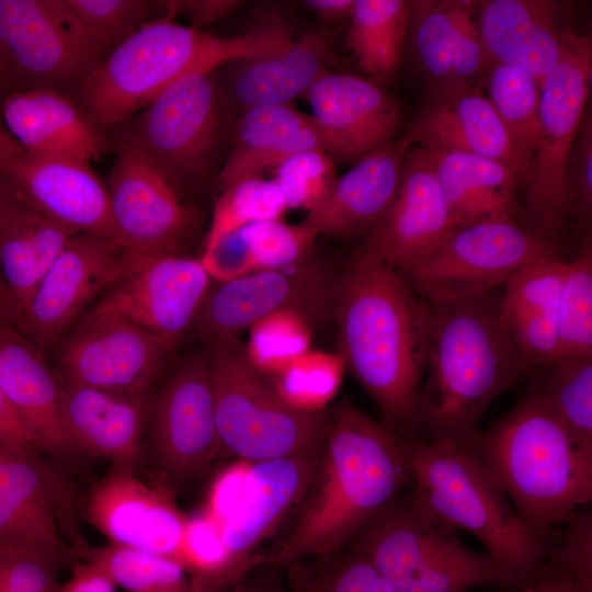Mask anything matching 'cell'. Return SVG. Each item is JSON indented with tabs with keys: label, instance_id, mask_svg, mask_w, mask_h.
<instances>
[{
	"label": "cell",
	"instance_id": "41",
	"mask_svg": "<svg viewBox=\"0 0 592 592\" xmlns=\"http://www.w3.org/2000/svg\"><path fill=\"white\" fill-rule=\"evenodd\" d=\"M284 568L289 592H395L367 560L348 549Z\"/></svg>",
	"mask_w": 592,
	"mask_h": 592
},
{
	"label": "cell",
	"instance_id": "33",
	"mask_svg": "<svg viewBox=\"0 0 592 592\" xmlns=\"http://www.w3.org/2000/svg\"><path fill=\"white\" fill-rule=\"evenodd\" d=\"M76 234L26 204L7 185L0 213V281L14 327L42 280Z\"/></svg>",
	"mask_w": 592,
	"mask_h": 592
},
{
	"label": "cell",
	"instance_id": "20",
	"mask_svg": "<svg viewBox=\"0 0 592 592\" xmlns=\"http://www.w3.org/2000/svg\"><path fill=\"white\" fill-rule=\"evenodd\" d=\"M152 448L171 476L194 474L218 457L208 360L183 362L157 392L150 411Z\"/></svg>",
	"mask_w": 592,
	"mask_h": 592
},
{
	"label": "cell",
	"instance_id": "47",
	"mask_svg": "<svg viewBox=\"0 0 592 592\" xmlns=\"http://www.w3.org/2000/svg\"><path fill=\"white\" fill-rule=\"evenodd\" d=\"M272 174L287 209L304 208L307 212L327 197L337 180L334 161L322 150L298 153Z\"/></svg>",
	"mask_w": 592,
	"mask_h": 592
},
{
	"label": "cell",
	"instance_id": "37",
	"mask_svg": "<svg viewBox=\"0 0 592 592\" xmlns=\"http://www.w3.org/2000/svg\"><path fill=\"white\" fill-rule=\"evenodd\" d=\"M408 30V1L355 0L346 31L349 49L374 79L391 78L400 66Z\"/></svg>",
	"mask_w": 592,
	"mask_h": 592
},
{
	"label": "cell",
	"instance_id": "23",
	"mask_svg": "<svg viewBox=\"0 0 592 592\" xmlns=\"http://www.w3.org/2000/svg\"><path fill=\"white\" fill-rule=\"evenodd\" d=\"M334 161L356 162L394 141L401 113L396 101L378 84L342 72H328L304 95Z\"/></svg>",
	"mask_w": 592,
	"mask_h": 592
},
{
	"label": "cell",
	"instance_id": "13",
	"mask_svg": "<svg viewBox=\"0 0 592 592\" xmlns=\"http://www.w3.org/2000/svg\"><path fill=\"white\" fill-rule=\"evenodd\" d=\"M173 346L113 311L93 307L64 338L65 384L141 395L161 374Z\"/></svg>",
	"mask_w": 592,
	"mask_h": 592
},
{
	"label": "cell",
	"instance_id": "27",
	"mask_svg": "<svg viewBox=\"0 0 592 592\" xmlns=\"http://www.w3.org/2000/svg\"><path fill=\"white\" fill-rule=\"evenodd\" d=\"M561 3L549 0H486L476 22L493 62L532 75L542 84L576 36L560 24Z\"/></svg>",
	"mask_w": 592,
	"mask_h": 592
},
{
	"label": "cell",
	"instance_id": "34",
	"mask_svg": "<svg viewBox=\"0 0 592 592\" xmlns=\"http://www.w3.org/2000/svg\"><path fill=\"white\" fill-rule=\"evenodd\" d=\"M309 150L325 151L322 136L310 115L291 104L249 109L237 122L216 186L223 191L243 180L264 178L289 158Z\"/></svg>",
	"mask_w": 592,
	"mask_h": 592
},
{
	"label": "cell",
	"instance_id": "7",
	"mask_svg": "<svg viewBox=\"0 0 592 592\" xmlns=\"http://www.w3.org/2000/svg\"><path fill=\"white\" fill-rule=\"evenodd\" d=\"M214 73L178 80L143 110L107 129L112 151L140 158L182 196L216 180L230 109Z\"/></svg>",
	"mask_w": 592,
	"mask_h": 592
},
{
	"label": "cell",
	"instance_id": "32",
	"mask_svg": "<svg viewBox=\"0 0 592 592\" xmlns=\"http://www.w3.org/2000/svg\"><path fill=\"white\" fill-rule=\"evenodd\" d=\"M0 385L41 451H72L60 417L61 384L42 350L12 323L0 320Z\"/></svg>",
	"mask_w": 592,
	"mask_h": 592
},
{
	"label": "cell",
	"instance_id": "45",
	"mask_svg": "<svg viewBox=\"0 0 592 592\" xmlns=\"http://www.w3.org/2000/svg\"><path fill=\"white\" fill-rule=\"evenodd\" d=\"M287 209L276 183L264 178L237 182L217 197L205 246L242 227L262 220L281 219Z\"/></svg>",
	"mask_w": 592,
	"mask_h": 592
},
{
	"label": "cell",
	"instance_id": "25",
	"mask_svg": "<svg viewBox=\"0 0 592 592\" xmlns=\"http://www.w3.org/2000/svg\"><path fill=\"white\" fill-rule=\"evenodd\" d=\"M3 181L19 198L48 218L77 232L115 241L105 182L90 162L24 153Z\"/></svg>",
	"mask_w": 592,
	"mask_h": 592
},
{
	"label": "cell",
	"instance_id": "9",
	"mask_svg": "<svg viewBox=\"0 0 592 592\" xmlns=\"http://www.w3.org/2000/svg\"><path fill=\"white\" fill-rule=\"evenodd\" d=\"M590 86L591 41L576 35L540 84L539 135L524 181V228L549 243H556L567 221V164L587 113Z\"/></svg>",
	"mask_w": 592,
	"mask_h": 592
},
{
	"label": "cell",
	"instance_id": "62",
	"mask_svg": "<svg viewBox=\"0 0 592 592\" xmlns=\"http://www.w3.org/2000/svg\"><path fill=\"white\" fill-rule=\"evenodd\" d=\"M1 592V591H0Z\"/></svg>",
	"mask_w": 592,
	"mask_h": 592
},
{
	"label": "cell",
	"instance_id": "50",
	"mask_svg": "<svg viewBox=\"0 0 592 592\" xmlns=\"http://www.w3.org/2000/svg\"><path fill=\"white\" fill-rule=\"evenodd\" d=\"M567 219L584 228L592 215V119L585 113L574 138L566 171Z\"/></svg>",
	"mask_w": 592,
	"mask_h": 592
},
{
	"label": "cell",
	"instance_id": "49",
	"mask_svg": "<svg viewBox=\"0 0 592 592\" xmlns=\"http://www.w3.org/2000/svg\"><path fill=\"white\" fill-rule=\"evenodd\" d=\"M563 524V537L551 547L544 571L566 580L573 592H592V513L577 508Z\"/></svg>",
	"mask_w": 592,
	"mask_h": 592
},
{
	"label": "cell",
	"instance_id": "17",
	"mask_svg": "<svg viewBox=\"0 0 592 592\" xmlns=\"http://www.w3.org/2000/svg\"><path fill=\"white\" fill-rule=\"evenodd\" d=\"M105 186L116 243L132 252L180 254L195 214L159 172L117 151Z\"/></svg>",
	"mask_w": 592,
	"mask_h": 592
},
{
	"label": "cell",
	"instance_id": "24",
	"mask_svg": "<svg viewBox=\"0 0 592 592\" xmlns=\"http://www.w3.org/2000/svg\"><path fill=\"white\" fill-rule=\"evenodd\" d=\"M37 454L0 449V548L61 565L76 551L62 537L60 485Z\"/></svg>",
	"mask_w": 592,
	"mask_h": 592
},
{
	"label": "cell",
	"instance_id": "11",
	"mask_svg": "<svg viewBox=\"0 0 592 592\" xmlns=\"http://www.w3.org/2000/svg\"><path fill=\"white\" fill-rule=\"evenodd\" d=\"M0 52L14 91L68 94L107 55L64 0H0Z\"/></svg>",
	"mask_w": 592,
	"mask_h": 592
},
{
	"label": "cell",
	"instance_id": "10",
	"mask_svg": "<svg viewBox=\"0 0 592 592\" xmlns=\"http://www.w3.org/2000/svg\"><path fill=\"white\" fill-rule=\"evenodd\" d=\"M341 271L314 255L300 263L212 284L193 328L210 346L239 340L258 322L295 312L308 323L332 318Z\"/></svg>",
	"mask_w": 592,
	"mask_h": 592
},
{
	"label": "cell",
	"instance_id": "19",
	"mask_svg": "<svg viewBox=\"0 0 592 592\" xmlns=\"http://www.w3.org/2000/svg\"><path fill=\"white\" fill-rule=\"evenodd\" d=\"M406 42L428 95L482 84L492 64L473 1H408Z\"/></svg>",
	"mask_w": 592,
	"mask_h": 592
},
{
	"label": "cell",
	"instance_id": "8",
	"mask_svg": "<svg viewBox=\"0 0 592 592\" xmlns=\"http://www.w3.org/2000/svg\"><path fill=\"white\" fill-rule=\"evenodd\" d=\"M207 360L218 456L254 463L322 446L330 410L292 403L239 340L213 345Z\"/></svg>",
	"mask_w": 592,
	"mask_h": 592
},
{
	"label": "cell",
	"instance_id": "38",
	"mask_svg": "<svg viewBox=\"0 0 592 592\" xmlns=\"http://www.w3.org/2000/svg\"><path fill=\"white\" fill-rule=\"evenodd\" d=\"M482 88L508 134L519 181H525L539 135L540 84L528 72L492 61Z\"/></svg>",
	"mask_w": 592,
	"mask_h": 592
},
{
	"label": "cell",
	"instance_id": "46",
	"mask_svg": "<svg viewBox=\"0 0 592 592\" xmlns=\"http://www.w3.org/2000/svg\"><path fill=\"white\" fill-rule=\"evenodd\" d=\"M490 585L512 589L508 577L491 556L485 550L474 551L460 543L419 577L407 592H467Z\"/></svg>",
	"mask_w": 592,
	"mask_h": 592
},
{
	"label": "cell",
	"instance_id": "14",
	"mask_svg": "<svg viewBox=\"0 0 592 592\" xmlns=\"http://www.w3.org/2000/svg\"><path fill=\"white\" fill-rule=\"evenodd\" d=\"M321 447L301 455L247 463L238 493L215 523L226 551V591L266 562L261 547L295 510L310 481Z\"/></svg>",
	"mask_w": 592,
	"mask_h": 592
},
{
	"label": "cell",
	"instance_id": "4",
	"mask_svg": "<svg viewBox=\"0 0 592 592\" xmlns=\"http://www.w3.org/2000/svg\"><path fill=\"white\" fill-rule=\"evenodd\" d=\"M459 446L492 475L519 517L549 542L554 526L592 500V445L579 439L533 386Z\"/></svg>",
	"mask_w": 592,
	"mask_h": 592
},
{
	"label": "cell",
	"instance_id": "35",
	"mask_svg": "<svg viewBox=\"0 0 592 592\" xmlns=\"http://www.w3.org/2000/svg\"><path fill=\"white\" fill-rule=\"evenodd\" d=\"M565 261L545 255L505 284L501 316L520 356L533 373L558 354V305Z\"/></svg>",
	"mask_w": 592,
	"mask_h": 592
},
{
	"label": "cell",
	"instance_id": "48",
	"mask_svg": "<svg viewBox=\"0 0 592 592\" xmlns=\"http://www.w3.org/2000/svg\"><path fill=\"white\" fill-rule=\"evenodd\" d=\"M308 321L295 312H278L254 325L246 351L262 371L284 369L307 352Z\"/></svg>",
	"mask_w": 592,
	"mask_h": 592
},
{
	"label": "cell",
	"instance_id": "31",
	"mask_svg": "<svg viewBox=\"0 0 592 592\" xmlns=\"http://www.w3.org/2000/svg\"><path fill=\"white\" fill-rule=\"evenodd\" d=\"M146 394L127 395L64 384L60 417L72 448L134 468L140 457Z\"/></svg>",
	"mask_w": 592,
	"mask_h": 592
},
{
	"label": "cell",
	"instance_id": "36",
	"mask_svg": "<svg viewBox=\"0 0 592 592\" xmlns=\"http://www.w3.org/2000/svg\"><path fill=\"white\" fill-rule=\"evenodd\" d=\"M435 175L455 228L514 221L519 178L505 163L471 153L433 152Z\"/></svg>",
	"mask_w": 592,
	"mask_h": 592
},
{
	"label": "cell",
	"instance_id": "15",
	"mask_svg": "<svg viewBox=\"0 0 592 592\" xmlns=\"http://www.w3.org/2000/svg\"><path fill=\"white\" fill-rule=\"evenodd\" d=\"M125 252L122 275L95 307L174 346L193 327L213 280L198 259Z\"/></svg>",
	"mask_w": 592,
	"mask_h": 592
},
{
	"label": "cell",
	"instance_id": "58",
	"mask_svg": "<svg viewBox=\"0 0 592 592\" xmlns=\"http://www.w3.org/2000/svg\"><path fill=\"white\" fill-rule=\"evenodd\" d=\"M523 592H573L562 578L544 571L538 583Z\"/></svg>",
	"mask_w": 592,
	"mask_h": 592
},
{
	"label": "cell",
	"instance_id": "12",
	"mask_svg": "<svg viewBox=\"0 0 592 592\" xmlns=\"http://www.w3.org/2000/svg\"><path fill=\"white\" fill-rule=\"evenodd\" d=\"M545 255H557V244L515 221L494 220L454 228L424 260L397 273L428 300L454 299L494 291Z\"/></svg>",
	"mask_w": 592,
	"mask_h": 592
},
{
	"label": "cell",
	"instance_id": "57",
	"mask_svg": "<svg viewBox=\"0 0 592 592\" xmlns=\"http://www.w3.org/2000/svg\"><path fill=\"white\" fill-rule=\"evenodd\" d=\"M24 153L0 117V180H3L11 166Z\"/></svg>",
	"mask_w": 592,
	"mask_h": 592
},
{
	"label": "cell",
	"instance_id": "60",
	"mask_svg": "<svg viewBox=\"0 0 592 592\" xmlns=\"http://www.w3.org/2000/svg\"><path fill=\"white\" fill-rule=\"evenodd\" d=\"M0 320L12 323V315L9 306V301L0 281Z\"/></svg>",
	"mask_w": 592,
	"mask_h": 592
},
{
	"label": "cell",
	"instance_id": "54",
	"mask_svg": "<svg viewBox=\"0 0 592 592\" xmlns=\"http://www.w3.org/2000/svg\"><path fill=\"white\" fill-rule=\"evenodd\" d=\"M115 584L98 563L73 562L71 576L59 584L57 592H115Z\"/></svg>",
	"mask_w": 592,
	"mask_h": 592
},
{
	"label": "cell",
	"instance_id": "28",
	"mask_svg": "<svg viewBox=\"0 0 592 592\" xmlns=\"http://www.w3.org/2000/svg\"><path fill=\"white\" fill-rule=\"evenodd\" d=\"M337 58L333 30L323 26L276 52L229 64L220 86L229 109L240 114L261 105H288L330 72Z\"/></svg>",
	"mask_w": 592,
	"mask_h": 592
},
{
	"label": "cell",
	"instance_id": "51",
	"mask_svg": "<svg viewBox=\"0 0 592 592\" xmlns=\"http://www.w3.org/2000/svg\"><path fill=\"white\" fill-rule=\"evenodd\" d=\"M58 566L34 553L0 548V591L57 592Z\"/></svg>",
	"mask_w": 592,
	"mask_h": 592
},
{
	"label": "cell",
	"instance_id": "44",
	"mask_svg": "<svg viewBox=\"0 0 592 592\" xmlns=\"http://www.w3.org/2000/svg\"><path fill=\"white\" fill-rule=\"evenodd\" d=\"M250 273L287 267L314 255L319 237L306 223L262 220L235 231Z\"/></svg>",
	"mask_w": 592,
	"mask_h": 592
},
{
	"label": "cell",
	"instance_id": "30",
	"mask_svg": "<svg viewBox=\"0 0 592 592\" xmlns=\"http://www.w3.org/2000/svg\"><path fill=\"white\" fill-rule=\"evenodd\" d=\"M406 137L433 152H466L501 161L516 174L508 134L482 84L428 95Z\"/></svg>",
	"mask_w": 592,
	"mask_h": 592
},
{
	"label": "cell",
	"instance_id": "43",
	"mask_svg": "<svg viewBox=\"0 0 592 592\" xmlns=\"http://www.w3.org/2000/svg\"><path fill=\"white\" fill-rule=\"evenodd\" d=\"M87 34L107 54L147 23L168 16L161 0H64Z\"/></svg>",
	"mask_w": 592,
	"mask_h": 592
},
{
	"label": "cell",
	"instance_id": "6",
	"mask_svg": "<svg viewBox=\"0 0 592 592\" xmlns=\"http://www.w3.org/2000/svg\"><path fill=\"white\" fill-rule=\"evenodd\" d=\"M411 486L456 530L474 535L523 592L538 583L553 547L516 514L487 468L453 441L406 439Z\"/></svg>",
	"mask_w": 592,
	"mask_h": 592
},
{
	"label": "cell",
	"instance_id": "2",
	"mask_svg": "<svg viewBox=\"0 0 592 592\" xmlns=\"http://www.w3.org/2000/svg\"><path fill=\"white\" fill-rule=\"evenodd\" d=\"M411 482L406 439L341 401L330 410L320 456L291 530L267 562L284 568L342 551Z\"/></svg>",
	"mask_w": 592,
	"mask_h": 592
},
{
	"label": "cell",
	"instance_id": "59",
	"mask_svg": "<svg viewBox=\"0 0 592 592\" xmlns=\"http://www.w3.org/2000/svg\"><path fill=\"white\" fill-rule=\"evenodd\" d=\"M14 91V84L5 61L0 52V100L8 93Z\"/></svg>",
	"mask_w": 592,
	"mask_h": 592
},
{
	"label": "cell",
	"instance_id": "1",
	"mask_svg": "<svg viewBox=\"0 0 592 592\" xmlns=\"http://www.w3.org/2000/svg\"><path fill=\"white\" fill-rule=\"evenodd\" d=\"M344 367L376 405L383 424L417 436L431 306L387 264L357 252L341 270L332 311Z\"/></svg>",
	"mask_w": 592,
	"mask_h": 592
},
{
	"label": "cell",
	"instance_id": "18",
	"mask_svg": "<svg viewBox=\"0 0 592 592\" xmlns=\"http://www.w3.org/2000/svg\"><path fill=\"white\" fill-rule=\"evenodd\" d=\"M412 486L373 516L344 549L367 560L395 592L410 585L462 542Z\"/></svg>",
	"mask_w": 592,
	"mask_h": 592
},
{
	"label": "cell",
	"instance_id": "42",
	"mask_svg": "<svg viewBox=\"0 0 592 592\" xmlns=\"http://www.w3.org/2000/svg\"><path fill=\"white\" fill-rule=\"evenodd\" d=\"M592 355V249L565 261L558 305V356Z\"/></svg>",
	"mask_w": 592,
	"mask_h": 592
},
{
	"label": "cell",
	"instance_id": "53",
	"mask_svg": "<svg viewBox=\"0 0 592 592\" xmlns=\"http://www.w3.org/2000/svg\"><path fill=\"white\" fill-rule=\"evenodd\" d=\"M0 449L38 453L35 440L21 422L0 385Z\"/></svg>",
	"mask_w": 592,
	"mask_h": 592
},
{
	"label": "cell",
	"instance_id": "5",
	"mask_svg": "<svg viewBox=\"0 0 592 592\" xmlns=\"http://www.w3.org/2000/svg\"><path fill=\"white\" fill-rule=\"evenodd\" d=\"M291 41L281 27L220 37L164 16L112 49L69 94L107 130L186 76L276 52Z\"/></svg>",
	"mask_w": 592,
	"mask_h": 592
},
{
	"label": "cell",
	"instance_id": "55",
	"mask_svg": "<svg viewBox=\"0 0 592 592\" xmlns=\"http://www.w3.org/2000/svg\"><path fill=\"white\" fill-rule=\"evenodd\" d=\"M281 567L265 562L250 571L226 592H282Z\"/></svg>",
	"mask_w": 592,
	"mask_h": 592
},
{
	"label": "cell",
	"instance_id": "61",
	"mask_svg": "<svg viewBox=\"0 0 592 592\" xmlns=\"http://www.w3.org/2000/svg\"><path fill=\"white\" fill-rule=\"evenodd\" d=\"M7 195V184L3 180H0V213Z\"/></svg>",
	"mask_w": 592,
	"mask_h": 592
},
{
	"label": "cell",
	"instance_id": "22",
	"mask_svg": "<svg viewBox=\"0 0 592 592\" xmlns=\"http://www.w3.org/2000/svg\"><path fill=\"white\" fill-rule=\"evenodd\" d=\"M86 515L111 544L178 562L187 516L167 489L147 485L134 468L113 465L90 491Z\"/></svg>",
	"mask_w": 592,
	"mask_h": 592
},
{
	"label": "cell",
	"instance_id": "21",
	"mask_svg": "<svg viewBox=\"0 0 592 592\" xmlns=\"http://www.w3.org/2000/svg\"><path fill=\"white\" fill-rule=\"evenodd\" d=\"M454 228L433 155L419 146L408 151L396 196L368 231L363 251L401 272L424 260Z\"/></svg>",
	"mask_w": 592,
	"mask_h": 592
},
{
	"label": "cell",
	"instance_id": "26",
	"mask_svg": "<svg viewBox=\"0 0 592 592\" xmlns=\"http://www.w3.org/2000/svg\"><path fill=\"white\" fill-rule=\"evenodd\" d=\"M0 117L26 155L91 163L112 151L106 130L68 93L12 91L0 100Z\"/></svg>",
	"mask_w": 592,
	"mask_h": 592
},
{
	"label": "cell",
	"instance_id": "56",
	"mask_svg": "<svg viewBox=\"0 0 592 592\" xmlns=\"http://www.w3.org/2000/svg\"><path fill=\"white\" fill-rule=\"evenodd\" d=\"M355 0H306L304 4L325 23L334 25L350 20Z\"/></svg>",
	"mask_w": 592,
	"mask_h": 592
},
{
	"label": "cell",
	"instance_id": "52",
	"mask_svg": "<svg viewBox=\"0 0 592 592\" xmlns=\"http://www.w3.org/2000/svg\"><path fill=\"white\" fill-rule=\"evenodd\" d=\"M241 2L234 0H169L168 18L174 19L184 14L191 22L190 26L201 30L230 13Z\"/></svg>",
	"mask_w": 592,
	"mask_h": 592
},
{
	"label": "cell",
	"instance_id": "16",
	"mask_svg": "<svg viewBox=\"0 0 592 592\" xmlns=\"http://www.w3.org/2000/svg\"><path fill=\"white\" fill-rule=\"evenodd\" d=\"M125 260V249L115 241L76 234L42 280L16 328L41 350L53 345L96 295L114 285Z\"/></svg>",
	"mask_w": 592,
	"mask_h": 592
},
{
	"label": "cell",
	"instance_id": "3",
	"mask_svg": "<svg viewBox=\"0 0 592 592\" xmlns=\"http://www.w3.org/2000/svg\"><path fill=\"white\" fill-rule=\"evenodd\" d=\"M501 299L494 289L429 300L431 331L417 437L463 445L490 405L531 374L503 323Z\"/></svg>",
	"mask_w": 592,
	"mask_h": 592
},
{
	"label": "cell",
	"instance_id": "39",
	"mask_svg": "<svg viewBox=\"0 0 592 592\" xmlns=\"http://www.w3.org/2000/svg\"><path fill=\"white\" fill-rule=\"evenodd\" d=\"M535 387L560 420L592 445V355L558 356L539 368Z\"/></svg>",
	"mask_w": 592,
	"mask_h": 592
},
{
	"label": "cell",
	"instance_id": "29",
	"mask_svg": "<svg viewBox=\"0 0 592 592\" xmlns=\"http://www.w3.org/2000/svg\"><path fill=\"white\" fill-rule=\"evenodd\" d=\"M411 143L405 136L357 160L337 179L327 197L304 220L318 236L349 238L369 231L398 191Z\"/></svg>",
	"mask_w": 592,
	"mask_h": 592
},
{
	"label": "cell",
	"instance_id": "40",
	"mask_svg": "<svg viewBox=\"0 0 592 592\" xmlns=\"http://www.w3.org/2000/svg\"><path fill=\"white\" fill-rule=\"evenodd\" d=\"M82 556L101 566L127 592H193L182 566L166 557L115 544L86 550Z\"/></svg>",
	"mask_w": 592,
	"mask_h": 592
}]
</instances>
